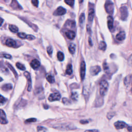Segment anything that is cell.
<instances>
[{
	"mask_svg": "<svg viewBox=\"0 0 132 132\" xmlns=\"http://www.w3.org/2000/svg\"><path fill=\"white\" fill-rule=\"evenodd\" d=\"M108 88V84L106 81H102L100 83V94L101 96H104L106 94Z\"/></svg>",
	"mask_w": 132,
	"mask_h": 132,
	"instance_id": "6da1fadb",
	"label": "cell"
},
{
	"mask_svg": "<svg viewBox=\"0 0 132 132\" xmlns=\"http://www.w3.org/2000/svg\"><path fill=\"white\" fill-rule=\"evenodd\" d=\"M105 8L107 13L112 15L114 10V3L110 0H107L105 4Z\"/></svg>",
	"mask_w": 132,
	"mask_h": 132,
	"instance_id": "7a4b0ae2",
	"label": "cell"
},
{
	"mask_svg": "<svg viewBox=\"0 0 132 132\" xmlns=\"http://www.w3.org/2000/svg\"><path fill=\"white\" fill-rule=\"evenodd\" d=\"M121 18L122 20H126L128 17V10L126 6H122L120 8Z\"/></svg>",
	"mask_w": 132,
	"mask_h": 132,
	"instance_id": "3957f363",
	"label": "cell"
},
{
	"mask_svg": "<svg viewBox=\"0 0 132 132\" xmlns=\"http://www.w3.org/2000/svg\"><path fill=\"white\" fill-rule=\"evenodd\" d=\"M86 72V64L84 61H82L80 66V75L81 80L83 81L85 78Z\"/></svg>",
	"mask_w": 132,
	"mask_h": 132,
	"instance_id": "277c9868",
	"label": "cell"
},
{
	"mask_svg": "<svg viewBox=\"0 0 132 132\" xmlns=\"http://www.w3.org/2000/svg\"><path fill=\"white\" fill-rule=\"evenodd\" d=\"M24 75L26 77L27 80V84H28V87H27V90L29 91H31V89H32V80H31V75L30 73L28 72H25L24 73Z\"/></svg>",
	"mask_w": 132,
	"mask_h": 132,
	"instance_id": "5b68a950",
	"label": "cell"
},
{
	"mask_svg": "<svg viewBox=\"0 0 132 132\" xmlns=\"http://www.w3.org/2000/svg\"><path fill=\"white\" fill-rule=\"evenodd\" d=\"M61 98V95L59 93L56 92L52 94H51L48 97V100L51 102H53L54 101H59Z\"/></svg>",
	"mask_w": 132,
	"mask_h": 132,
	"instance_id": "8992f818",
	"label": "cell"
},
{
	"mask_svg": "<svg viewBox=\"0 0 132 132\" xmlns=\"http://www.w3.org/2000/svg\"><path fill=\"white\" fill-rule=\"evenodd\" d=\"M114 126L117 130H120L127 127L128 125L123 121H118L114 123Z\"/></svg>",
	"mask_w": 132,
	"mask_h": 132,
	"instance_id": "52a82bcc",
	"label": "cell"
},
{
	"mask_svg": "<svg viewBox=\"0 0 132 132\" xmlns=\"http://www.w3.org/2000/svg\"><path fill=\"white\" fill-rule=\"evenodd\" d=\"M66 13V10L62 7H58L54 12L53 15L55 16H62Z\"/></svg>",
	"mask_w": 132,
	"mask_h": 132,
	"instance_id": "ba28073f",
	"label": "cell"
},
{
	"mask_svg": "<svg viewBox=\"0 0 132 132\" xmlns=\"http://www.w3.org/2000/svg\"><path fill=\"white\" fill-rule=\"evenodd\" d=\"M101 70L100 67L98 66H95L91 67L90 70V72L92 75H96L98 74Z\"/></svg>",
	"mask_w": 132,
	"mask_h": 132,
	"instance_id": "9c48e42d",
	"label": "cell"
},
{
	"mask_svg": "<svg viewBox=\"0 0 132 132\" xmlns=\"http://www.w3.org/2000/svg\"><path fill=\"white\" fill-rule=\"evenodd\" d=\"M0 122L2 124H6L8 123V121L6 119L5 113L2 109H1V113H0Z\"/></svg>",
	"mask_w": 132,
	"mask_h": 132,
	"instance_id": "30bf717a",
	"label": "cell"
},
{
	"mask_svg": "<svg viewBox=\"0 0 132 132\" xmlns=\"http://www.w3.org/2000/svg\"><path fill=\"white\" fill-rule=\"evenodd\" d=\"M30 65L33 69H34V70H36V69H37L40 67V62L38 60L35 59L32 60V61L31 62Z\"/></svg>",
	"mask_w": 132,
	"mask_h": 132,
	"instance_id": "8fae6325",
	"label": "cell"
},
{
	"mask_svg": "<svg viewBox=\"0 0 132 132\" xmlns=\"http://www.w3.org/2000/svg\"><path fill=\"white\" fill-rule=\"evenodd\" d=\"M10 6L13 9H22V7L19 5V4L16 0H12L11 3L10 4Z\"/></svg>",
	"mask_w": 132,
	"mask_h": 132,
	"instance_id": "7c38bea8",
	"label": "cell"
},
{
	"mask_svg": "<svg viewBox=\"0 0 132 132\" xmlns=\"http://www.w3.org/2000/svg\"><path fill=\"white\" fill-rule=\"evenodd\" d=\"M107 25L110 31H112L114 28V19L112 16L107 17Z\"/></svg>",
	"mask_w": 132,
	"mask_h": 132,
	"instance_id": "4fadbf2b",
	"label": "cell"
},
{
	"mask_svg": "<svg viewBox=\"0 0 132 132\" xmlns=\"http://www.w3.org/2000/svg\"><path fill=\"white\" fill-rule=\"evenodd\" d=\"M5 45L8 47H14L16 46V43L14 40L9 38L6 41Z\"/></svg>",
	"mask_w": 132,
	"mask_h": 132,
	"instance_id": "5bb4252c",
	"label": "cell"
},
{
	"mask_svg": "<svg viewBox=\"0 0 132 132\" xmlns=\"http://www.w3.org/2000/svg\"><path fill=\"white\" fill-rule=\"evenodd\" d=\"M66 37L70 40H73L75 37V33L73 31H68L66 32Z\"/></svg>",
	"mask_w": 132,
	"mask_h": 132,
	"instance_id": "9a60e30c",
	"label": "cell"
},
{
	"mask_svg": "<svg viewBox=\"0 0 132 132\" xmlns=\"http://www.w3.org/2000/svg\"><path fill=\"white\" fill-rule=\"evenodd\" d=\"M94 16V10L93 8H90L88 13V21L89 22H92Z\"/></svg>",
	"mask_w": 132,
	"mask_h": 132,
	"instance_id": "2e32d148",
	"label": "cell"
},
{
	"mask_svg": "<svg viewBox=\"0 0 132 132\" xmlns=\"http://www.w3.org/2000/svg\"><path fill=\"white\" fill-rule=\"evenodd\" d=\"M116 38L118 40L123 41L126 38V33L124 32H121L117 35Z\"/></svg>",
	"mask_w": 132,
	"mask_h": 132,
	"instance_id": "e0dca14e",
	"label": "cell"
},
{
	"mask_svg": "<svg viewBox=\"0 0 132 132\" xmlns=\"http://www.w3.org/2000/svg\"><path fill=\"white\" fill-rule=\"evenodd\" d=\"M2 89L4 91H7L8 90H10L12 89V86L10 84H6L5 85H3L2 87Z\"/></svg>",
	"mask_w": 132,
	"mask_h": 132,
	"instance_id": "ac0fdd59",
	"label": "cell"
},
{
	"mask_svg": "<svg viewBox=\"0 0 132 132\" xmlns=\"http://www.w3.org/2000/svg\"><path fill=\"white\" fill-rule=\"evenodd\" d=\"M46 79L48 83H51V84H52L54 82H55V79L54 76L50 74H48L46 76Z\"/></svg>",
	"mask_w": 132,
	"mask_h": 132,
	"instance_id": "d6986e66",
	"label": "cell"
},
{
	"mask_svg": "<svg viewBox=\"0 0 132 132\" xmlns=\"http://www.w3.org/2000/svg\"><path fill=\"white\" fill-rule=\"evenodd\" d=\"M99 49L102 50V51H105L106 48V43L104 42V41H101L99 44Z\"/></svg>",
	"mask_w": 132,
	"mask_h": 132,
	"instance_id": "ffe728a7",
	"label": "cell"
},
{
	"mask_svg": "<svg viewBox=\"0 0 132 132\" xmlns=\"http://www.w3.org/2000/svg\"><path fill=\"white\" fill-rule=\"evenodd\" d=\"M68 49L71 54H74L75 52V45L73 44H71L69 46Z\"/></svg>",
	"mask_w": 132,
	"mask_h": 132,
	"instance_id": "44dd1931",
	"label": "cell"
},
{
	"mask_svg": "<svg viewBox=\"0 0 132 132\" xmlns=\"http://www.w3.org/2000/svg\"><path fill=\"white\" fill-rule=\"evenodd\" d=\"M72 73V66L71 64H69L66 69V74L68 75H71Z\"/></svg>",
	"mask_w": 132,
	"mask_h": 132,
	"instance_id": "7402d4cb",
	"label": "cell"
},
{
	"mask_svg": "<svg viewBox=\"0 0 132 132\" xmlns=\"http://www.w3.org/2000/svg\"><path fill=\"white\" fill-rule=\"evenodd\" d=\"M9 29L11 32H12L13 33H15L18 32V27L16 26L13 25H9Z\"/></svg>",
	"mask_w": 132,
	"mask_h": 132,
	"instance_id": "603a6c76",
	"label": "cell"
},
{
	"mask_svg": "<svg viewBox=\"0 0 132 132\" xmlns=\"http://www.w3.org/2000/svg\"><path fill=\"white\" fill-rule=\"evenodd\" d=\"M85 19V17L84 13H81V15H80V18H79V22H80V24L81 25L84 23Z\"/></svg>",
	"mask_w": 132,
	"mask_h": 132,
	"instance_id": "cb8c5ba5",
	"label": "cell"
},
{
	"mask_svg": "<svg viewBox=\"0 0 132 132\" xmlns=\"http://www.w3.org/2000/svg\"><path fill=\"white\" fill-rule=\"evenodd\" d=\"M57 58L60 61L64 60V55L63 53H62L61 52H58L57 53Z\"/></svg>",
	"mask_w": 132,
	"mask_h": 132,
	"instance_id": "d4e9b609",
	"label": "cell"
},
{
	"mask_svg": "<svg viewBox=\"0 0 132 132\" xmlns=\"http://www.w3.org/2000/svg\"><path fill=\"white\" fill-rule=\"evenodd\" d=\"M66 24L71 27H74L75 26V22L74 21L68 20Z\"/></svg>",
	"mask_w": 132,
	"mask_h": 132,
	"instance_id": "484cf974",
	"label": "cell"
},
{
	"mask_svg": "<svg viewBox=\"0 0 132 132\" xmlns=\"http://www.w3.org/2000/svg\"><path fill=\"white\" fill-rule=\"evenodd\" d=\"M16 67L21 70L24 71V70H25V66L19 63V62H17V63L16 64Z\"/></svg>",
	"mask_w": 132,
	"mask_h": 132,
	"instance_id": "4316f807",
	"label": "cell"
},
{
	"mask_svg": "<svg viewBox=\"0 0 132 132\" xmlns=\"http://www.w3.org/2000/svg\"><path fill=\"white\" fill-rule=\"evenodd\" d=\"M37 131L38 132H47V129L41 126H38L37 127Z\"/></svg>",
	"mask_w": 132,
	"mask_h": 132,
	"instance_id": "83f0119b",
	"label": "cell"
},
{
	"mask_svg": "<svg viewBox=\"0 0 132 132\" xmlns=\"http://www.w3.org/2000/svg\"><path fill=\"white\" fill-rule=\"evenodd\" d=\"M65 2L70 6L73 7L74 4V0H65Z\"/></svg>",
	"mask_w": 132,
	"mask_h": 132,
	"instance_id": "f1b7e54d",
	"label": "cell"
},
{
	"mask_svg": "<svg viewBox=\"0 0 132 132\" xmlns=\"http://www.w3.org/2000/svg\"><path fill=\"white\" fill-rule=\"evenodd\" d=\"M7 66H8V68L10 69V70L12 71V72L13 73V74H14V75H15V77L17 78V76H18V74H17V73L16 72V71H15V69H14V68H13L9 64H7Z\"/></svg>",
	"mask_w": 132,
	"mask_h": 132,
	"instance_id": "f546056e",
	"label": "cell"
},
{
	"mask_svg": "<svg viewBox=\"0 0 132 132\" xmlns=\"http://www.w3.org/2000/svg\"><path fill=\"white\" fill-rule=\"evenodd\" d=\"M27 35L23 33H19L18 34V36L21 39H26Z\"/></svg>",
	"mask_w": 132,
	"mask_h": 132,
	"instance_id": "4dcf8cb0",
	"label": "cell"
},
{
	"mask_svg": "<svg viewBox=\"0 0 132 132\" xmlns=\"http://www.w3.org/2000/svg\"><path fill=\"white\" fill-rule=\"evenodd\" d=\"M78 98V94L77 92H72L71 94V98L73 100H77Z\"/></svg>",
	"mask_w": 132,
	"mask_h": 132,
	"instance_id": "1f68e13d",
	"label": "cell"
},
{
	"mask_svg": "<svg viewBox=\"0 0 132 132\" xmlns=\"http://www.w3.org/2000/svg\"><path fill=\"white\" fill-rule=\"evenodd\" d=\"M47 52L48 53V54L50 55V56H51L52 53H53V48L52 47V46H48L47 47Z\"/></svg>",
	"mask_w": 132,
	"mask_h": 132,
	"instance_id": "d6a6232c",
	"label": "cell"
},
{
	"mask_svg": "<svg viewBox=\"0 0 132 132\" xmlns=\"http://www.w3.org/2000/svg\"><path fill=\"white\" fill-rule=\"evenodd\" d=\"M32 3L34 6L37 7L38 6V4H39L38 0H32Z\"/></svg>",
	"mask_w": 132,
	"mask_h": 132,
	"instance_id": "836d02e7",
	"label": "cell"
},
{
	"mask_svg": "<svg viewBox=\"0 0 132 132\" xmlns=\"http://www.w3.org/2000/svg\"><path fill=\"white\" fill-rule=\"evenodd\" d=\"M36 121V119L35 118H31V119H29L25 121L26 123H31V122H35Z\"/></svg>",
	"mask_w": 132,
	"mask_h": 132,
	"instance_id": "e575fe53",
	"label": "cell"
},
{
	"mask_svg": "<svg viewBox=\"0 0 132 132\" xmlns=\"http://www.w3.org/2000/svg\"><path fill=\"white\" fill-rule=\"evenodd\" d=\"M0 101H0V102H1V105H2L3 104H4L6 102L7 100L5 98H4L2 95H1V99H0Z\"/></svg>",
	"mask_w": 132,
	"mask_h": 132,
	"instance_id": "d590c367",
	"label": "cell"
},
{
	"mask_svg": "<svg viewBox=\"0 0 132 132\" xmlns=\"http://www.w3.org/2000/svg\"><path fill=\"white\" fill-rule=\"evenodd\" d=\"M26 39H28V40H34V39H35V36L32 35H29L27 36Z\"/></svg>",
	"mask_w": 132,
	"mask_h": 132,
	"instance_id": "8d00e7d4",
	"label": "cell"
},
{
	"mask_svg": "<svg viewBox=\"0 0 132 132\" xmlns=\"http://www.w3.org/2000/svg\"><path fill=\"white\" fill-rule=\"evenodd\" d=\"M128 64L130 66H132V54L128 59Z\"/></svg>",
	"mask_w": 132,
	"mask_h": 132,
	"instance_id": "74e56055",
	"label": "cell"
},
{
	"mask_svg": "<svg viewBox=\"0 0 132 132\" xmlns=\"http://www.w3.org/2000/svg\"><path fill=\"white\" fill-rule=\"evenodd\" d=\"M2 56L5 58H7V59H10L11 58V56L10 55L7 54H4L3 55H2Z\"/></svg>",
	"mask_w": 132,
	"mask_h": 132,
	"instance_id": "f35d334b",
	"label": "cell"
},
{
	"mask_svg": "<svg viewBox=\"0 0 132 132\" xmlns=\"http://www.w3.org/2000/svg\"><path fill=\"white\" fill-rule=\"evenodd\" d=\"M85 132H99V131L97 130H89L86 131Z\"/></svg>",
	"mask_w": 132,
	"mask_h": 132,
	"instance_id": "ab89813d",
	"label": "cell"
},
{
	"mask_svg": "<svg viewBox=\"0 0 132 132\" xmlns=\"http://www.w3.org/2000/svg\"><path fill=\"white\" fill-rule=\"evenodd\" d=\"M80 123H81V124H84L88 123V121L87 120H81Z\"/></svg>",
	"mask_w": 132,
	"mask_h": 132,
	"instance_id": "60d3db41",
	"label": "cell"
},
{
	"mask_svg": "<svg viewBox=\"0 0 132 132\" xmlns=\"http://www.w3.org/2000/svg\"><path fill=\"white\" fill-rule=\"evenodd\" d=\"M128 130L129 132H132V127H128Z\"/></svg>",
	"mask_w": 132,
	"mask_h": 132,
	"instance_id": "b9f144b4",
	"label": "cell"
},
{
	"mask_svg": "<svg viewBox=\"0 0 132 132\" xmlns=\"http://www.w3.org/2000/svg\"><path fill=\"white\" fill-rule=\"evenodd\" d=\"M89 44L90 45L92 46V41H91V39L90 38H89Z\"/></svg>",
	"mask_w": 132,
	"mask_h": 132,
	"instance_id": "7bdbcfd3",
	"label": "cell"
},
{
	"mask_svg": "<svg viewBox=\"0 0 132 132\" xmlns=\"http://www.w3.org/2000/svg\"><path fill=\"white\" fill-rule=\"evenodd\" d=\"M79 2H80V3H82L83 2V0H79Z\"/></svg>",
	"mask_w": 132,
	"mask_h": 132,
	"instance_id": "ee69618b",
	"label": "cell"
},
{
	"mask_svg": "<svg viewBox=\"0 0 132 132\" xmlns=\"http://www.w3.org/2000/svg\"><path fill=\"white\" fill-rule=\"evenodd\" d=\"M3 22V19L1 18V25H2Z\"/></svg>",
	"mask_w": 132,
	"mask_h": 132,
	"instance_id": "f6af8a7d",
	"label": "cell"
},
{
	"mask_svg": "<svg viewBox=\"0 0 132 132\" xmlns=\"http://www.w3.org/2000/svg\"></svg>",
	"mask_w": 132,
	"mask_h": 132,
	"instance_id": "bcb514c9",
	"label": "cell"
},
{
	"mask_svg": "<svg viewBox=\"0 0 132 132\" xmlns=\"http://www.w3.org/2000/svg\"><path fill=\"white\" fill-rule=\"evenodd\" d=\"M59 1H60V0H59Z\"/></svg>",
	"mask_w": 132,
	"mask_h": 132,
	"instance_id": "7dc6e473",
	"label": "cell"
}]
</instances>
